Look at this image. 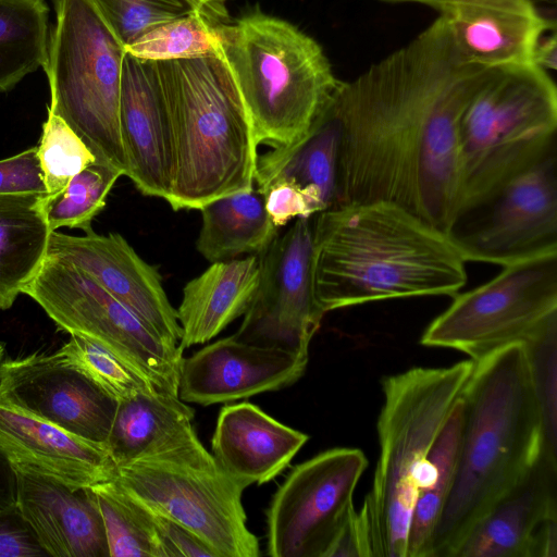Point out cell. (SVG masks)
Wrapping results in <instances>:
<instances>
[{
    "label": "cell",
    "mask_w": 557,
    "mask_h": 557,
    "mask_svg": "<svg viewBox=\"0 0 557 557\" xmlns=\"http://www.w3.org/2000/svg\"><path fill=\"white\" fill-rule=\"evenodd\" d=\"M447 236L466 262L506 267L556 253V148L486 201L461 212Z\"/></svg>",
    "instance_id": "obj_12"
},
{
    "label": "cell",
    "mask_w": 557,
    "mask_h": 557,
    "mask_svg": "<svg viewBox=\"0 0 557 557\" xmlns=\"http://www.w3.org/2000/svg\"><path fill=\"white\" fill-rule=\"evenodd\" d=\"M556 129L557 89L547 71L534 63L490 69L459 122L458 215L556 148Z\"/></svg>",
    "instance_id": "obj_7"
},
{
    "label": "cell",
    "mask_w": 557,
    "mask_h": 557,
    "mask_svg": "<svg viewBox=\"0 0 557 557\" xmlns=\"http://www.w3.org/2000/svg\"><path fill=\"white\" fill-rule=\"evenodd\" d=\"M438 12L461 62L484 69L533 63L539 40L556 26L532 0H459Z\"/></svg>",
    "instance_id": "obj_20"
},
{
    "label": "cell",
    "mask_w": 557,
    "mask_h": 557,
    "mask_svg": "<svg viewBox=\"0 0 557 557\" xmlns=\"http://www.w3.org/2000/svg\"><path fill=\"white\" fill-rule=\"evenodd\" d=\"M44 0H0V92L42 66L49 38Z\"/></svg>",
    "instance_id": "obj_29"
},
{
    "label": "cell",
    "mask_w": 557,
    "mask_h": 557,
    "mask_svg": "<svg viewBox=\"0 0 557 557\" xmlns=\"http://www.w3.org/2000/svg\"><path fill=\"white\" fill-rule=\"evenodd\" d=\"M88 491L102 517L110 557H164L151 512L113 478Z\"/></svg>",
    "instance_id": "obj_30"
},
{
    "label": "cell",
    "mask_w": 557,
    "mask_h": 557,
    "mask_svg": "<svg viewBox=\"0 0 557 557\" xmlns=\"http://www.w3.org/2000/svg\"><path fill=\"white\" fill-rule=\"evenodd\" d=\"M260 193L264 196L265 209L277 228L293 219L310 218L325 209L318 191L290 181L274 182Z\"/></svg>",
    "instance_id": "obj_37"
},
{
    "label": "cell",
    "mask_w": 557,
    "mask_h": 557,
    "mask_svg": "<svg viewBox=\"0 0 557 557\" xmlns=\"http://www.w3.org/2000/svg\"><path fill=\"white\" fill-rule=\"evenodd\" d=\"M222 15L223 10L216 8L166 22L126 46L125 51L153 62L220 54L213 22Z\"/></svg>",
    "instance_id": "obj_31"
},
{
    "label": "cell",
    "mask_w": 557,
    "mask_h": 557,
    "mask_svg": "<svg viewBox=\"0 0 557 557\" xmlns=\"http://www.w3.org/2000/svg\"><path fill=\"white\" fill-rule=\"evenodd\" d=\"M37 156L48 196L62 190L73 176L98 161L70 125L50 111L42 124Z\"/></svg>",
    "instance_id": "obj_35"
},
{
    "label": "cell",
    "mask_w": 557,
    "mask_h": 557,
    "mask_svg": "<svg viewBox=\"0 0 557 557\" xmlns=\"http://www.w3.org/2000/svg\"><path fill=\"white\" fill-rule=\"evenodd\" d=\"M174 140L175 175L166 201L200 209L251 189L258 159L252 124L221 54L156 62Z\"/></svg>",
    "instance_id": "obj_4"
},
{
    "label": "cell",
    "mask_w": 557,
    "mask_h": 557,
    "mask_svg": "<svg viewBox=\"0 0 557 557\" xmlns=\"http://www.w3.org/2000/svg\"><path fill=\"white\" fill-rule=\"evenodd\" d=\"M194 417L178 395L163 391L119 401L106 444L115 467L166 447L193 426Z\"/></svg>",
    "instance_id": "obj_26"
},
{
    "label": "cell",
    "mask_w": 557,
    "mask_h": 557,
    "mask_svg": "<svg viewBox=\"0 0 557 557\" xmlns=\"http://www.w3.org/2000/svg\"><path fill=\"white\" fill-rule=\"evenodd\" d=\"M0 450L12 465L25 466L73 490L115 474L106 444L71 433L0 396Z\"/></svg>",
    "instance_id": "obj_21"
},
{
    "label": "cell",
    "mask_w": 557,
    "mask_h": 557,
    "mask_svg": "<svg viewBox=\"0 0 557 557\" xmlns=\"http://www.w3.org/2000/svg\"><path fill=\"white\" fill-rule=\"evenodd\" d=\"M122 175L116 168L97 161L73 176L62 190L45 197L44 214L50 231L64 226L91 231L94 218L106 207L110 190Z\"/></svg>",
    "instance_id": "obj_32"
},
{
    "label": "cell",
    "mask_w": 557,
    "mask_h": 557,
    "mask_svg": "<svg viewBox=\"0 0 557 557\" xmlns=\"http://www.w3.org/2000/svg\"><path fill=\"white\" fill-rule=\"evenodd\" d=\"M47 255L73 263L169 342L180 344L182 329L158 269L117 233L83 236L52 231Z\"/></svg>",
    "instance_id": "obj_17"
},
{
    "label": "cell",
    "mask_w": 557,
    "mask_h": 557,
    "mask_svg": "<svg viewBox=\"0 0 557 557\" xmlns=\"http://www.w3.org/2000/svg\"><path fill=\"white\" fill-rule=\"evenodd\" d=\"M368 466L357 448L337 447L295 466L267 512L271 557H326L355 510L352 497Z\"/></svg>",
    "instance_id": "obj_13"
},
{
    "label": "cell",
    "mask_w": 557,
    "mask_h": 557,
    "mask_svg": "<svg viewBox=\"0 0 557 557\" xmlns=\"http://www.w3.org/2000/svg\"><path fill=\"white\" fill-rule=\"evenodd\" d=\"M308 440L307 434L243 401L220 410L211 447L221 468L245 490L276 478Z\"/></svg>",
    "instance_id": "obj_23"
},
{
    "label": "cell",
    "mask_w": 557,
    "mask_h": 557,
    "mask_svg": "<svg viewBox=\"0 0 557 557\" xmlns=\"http://www.w3.org/2000/svg\"><path fill=\"white\" fill-rule=\"evenodd\" d=\"M379 1L389 2V3H417V4H423V5L431 7V8L436 9L437 11H440L442 8L448 5L453 2L459 1V0H379ZM532 1L537 3V2H542V1L555 2L556 0H532Z\"/></svg>",
    "instance_id": "obj_43"
},
{
    "label": "cell",
    "mask_w": 557,
    "mask_h": 557,
    "mask_svg": "<svg viewBox=\"0 0 557 557\" xmlns=\"http://www.w3.org/2000/svg\"><path fill=\"white\" fill-rule=\"evenodd\" d=\"M469 359L385 376L376 431L380 455L358 511L371 557H407V536L428 455L472 373Z\"/></svg>",
    "instance_id": "obj_6"
},
{
    "label": "cell",
    "mask_w": 557,
    "mask_h": 557,
    "mask_svg": "<svg viewBox=\"0 0 557 557\" xmlns=\"http://www.w3.org/2000/svg\"><path fill=\"white\" fill-rule=\"evenodd\" d=\"M4 350H5L4 344L0 342V364L3 361Z\"/></svg>",
    "instance_id": "obj_45"
},
{
    "label": "cell",
    "mask_w": 557,
    "mask_h": 557,
    "mask_svg": "<svg viewBox=\"0 0 557 557\" xmlns=\"http://www.w3.org/2000/svg\"><path fill=\"white\" fill-rule=\"evenodd\" d=\"M488 70L461 62L438 16L342 81L330 104L341 138L335 206L392 202L447 235L461 201L459 122Z\"/></svg>",
    "instance_id": "obj_1"
},
{
    "label": "cell",
    "mask_w": 557,
    "mask_h": 557,
    "mask_svg": "<svg viewBox=\"0 0 557 557\" xmlns=\"http://www.w3.org/2000/svg\"><path fill=\"white\" fill-rule=\"evenodd\" d=\"M309 356L263 347L234 335L183 359L178 397L201 406L231 403L285 388L304 374Z\"/></svg>",
    "instance_id": "obj_19"
},
{
    "label": "cell",
    "mask_w": 557,
    "mask_h": 557,
    "mask_svg": "<svg viewBox=\"0 0 557 557\" xmlns=\"http://www.w3.org/2000/svg\"><path fill=\"white\" fill-rule=\"evenodd\" d=\"M151 515L164 557H219L206 542L183 524L154 512Z\"/></svg>",
    "instance_id": "obj_39"
},
{
    "label": "cell",
    "mask_w": 557,
    "mask_h": 557,
    "mask_svg": "<svg viewBox=\"0 0 557 557\" xmlns=\"http://www.w3.org/2000/svg\"><path fill=\"white\" fill-rule=\"evenodd\" d=\"M13 468L16 508L48 556H110L102 517L88 487L73 490L25 466Z\"/></svg>",
    "instance_id": "obj_22"
},
{
    "label": "cell",
    "mask_w": 557,
    "mask_h": 557,
    "mask_svg": "<svg viewBox=\"0 0 557 557\" xmlns=\"http://www.w3.org/2000/svg\"><path fill=\"white\" fill-rule=\"evenodd\" d=\"M22 294L60 330L100 345L158 389L178 395L180 344L163 338L73 263L47 255Z\"/></svg>",
    "instance_id": "obj_10"
},
{
    "label": "cell",
    "mask_w": 557,
    "mask_h": 557,
    "mask_svg": "<svg viewBox=\"0 0 557 557\" xmlns=\"http://www.w3.org/2000/svg\"><path fill=\"white\" fill-rule=\"evenodd\" d=\"M54 352L117 403L160 391L109 350L86 338L71 335Z\"/></svg>",
    "instance_id": "obj_33"
},
{
    "label": "cell",
    "mask_w": 557,
    "mask_h": 557,
    "mask_svg": "<svg viewBox=\"0 0 557 557\" xmlns=\"http://www.w3.org/2000/svg\"><path fill=\"white\" fill-rule=\"evenodd\" d=\"M53 7L55 22L42 64L48 111L63 119L99 162L126 175L119 124L125 47L90 0H53Z\"/></svg>",
    "instance_id": "obj_8"
},
{
    "label": "cell",
    "mask_w": 557,
    "mask_h": 557,
    "mask_svg": "<svg viewBox=\"0 0 557 557\" xmlns=\"http://www.w3.org/2000/svg\"><path fill=\"white\" fill-rule=\"evenodd\" d=\"M119 124L126 176L145 196L169 200L175 175L171 119L157 64L125 51Z\"/></svg>",
    "instance_id": "obj_18"
},
{
    "label": "cell",
    "mask_w": 557,
    "mask_h": 557,
    "mask_svg": "<svg viewBox=\"0 0 557 557\" xmlns=\"http://www.w3.org/2000/svg\"><path fill=\"white\" fill-rule=\"evenodd\" d=\"M557 460L543 453L473 525L455 557H556Z\"/></svg>",
    "instance_id": "obj_16"
},
{
    "label": "cell",
    "mask_w": 557,
    "mask_h": 557,
    "mask_svg": "<svg viewBox=\"0 0 557 557\" xmlns=\"http://www.w3.org/2000/svg\"><path fill=\"white\" fill-rule=\"evenodd\" d=\"M259 255L212 262L188 281L176 309L180 346L205 344L248 310L259 286Z\"/></svg>",
    "instance_id": "obj_24"
},
{
    "label": "cell",
    "mask_w": 557,
    "mask_h": 557,
    "mask_svg": "<svg viewBox=\"0 0 557 557\" xmlns=\"http://www.w3.org/2000/svg\"><path fill=\"white\" fill-rule=\"evenodd\" d=\"M16 507V476L11 461L0 450V512Z\"/></svg>",
    "instance_id": "obj_41"
},
{
    "label": "cell",
    "mask_w": 557,
    "mask_h": 557,
    "mask_svg": "<svg viewBox=\"0 0 557 557\" xmlns=\"http://www.w3.org/2000/svg\"><path fill=\"white\" fill-rule=\"evenodd\" d=\"M454 300L425 329L421 344L479 361L510 344L525 343L557 321V252L503 267Z\"/></svg>",
    "instance_id": "obj_11"
},
{
    "label": "cell",
    "mask_w": 557,
    "mask_h": 557,
    "mask_svg": "<svg viewBox=\"0 0 557 557\" xmlns=\"http://www.w3.org/2000/svg\"><path fill=\"white\" fill-rule=\"evenodd\" d=\"M315 299L324 313L395 298L454 296L466 261L448 236L387 201L312 215Z\"/></svg>",
    "instance_id": "obj_2"
},
{
    "label": "cell",
    "mask_w": 557,
    "mask_h": 557,
    "mask_svg": "<svg viewBox=\"0 0 557 557\" xmlns=\"http://www.w3.org/2000/svg\"><path fill=\"white\" fill-rule=\"evenodd\" d=\"M259 258V286L234 336L309 356L310 342L325 315L313 287L312 216L295 219Z\"/></svg>",
    "instance_id": "obj_14"
},
{
    "label": "cell",
    "mask_w": 557,
    "mask_h": 557,
    "mask_svg": "<svg viewBox=\"0 0 557 557\" xmlns=\"http://www.w3.org/2000/svg\"><path fill=\"white\" fill-rule=\"evenodd\" d=\"M44 200L38 195H0L1 310L12 307L47 256L51 231Z\"/></svg>",
    "instance_id": "obj_27"
},
{
    "label": "cell",
    "mask_w": 557,
    "mask_h": 557,
    "mask_svg": "<svg viewBox=\"0 0 557 557\" xmlns=\"http://www.w3.org/2000/svg\"><path fill=\"white\" fill-rule=\"evenodd\" d=\"M197 251L210 263L262 253L278 236L257 188L218 198L199 209Z\"/></svg>",
    "instance_id": "obj_25"
},
{
    "label": "cell",
    "mask_w": 557,
    "mask_h": 557,
    "mask_svg": "<svg viewBox=\"0 0 557 557\" xmlns=\"http://www.w3.org/2000/svg\"><path fill=\"white\" fill-rule=\"evenodd\" d=\"M199 1H201L203 4H206L208 7L219 8L226 0H199Z\"/></svg>",
    "instance_id": "obj_44"
},
{
    "label": "cell",
    "mask_w": 557,
    "mask_h": 557,
    "mask_svg": "<svg viewBox=\"0 0 557 557\" xmlns=\"http://www.w3.org/2000/svg\"><path fill=\"white\" fill-rule=\"evenodd\" d=\"M90 1L124 47L161 24L196 12L216 9L199 0Z\"/></svg>",
    "instance_id": "obj_34"
},
{
    "label": "cell",
    "mask_w": 557,
    "mask_h": 557,
    "mask_svg": "<svg viewBox=\"0 0 557 557\" xmlns=\"http://www.w3.org/2000/svg\"><path fill=\"white\" fill-rule=\"evenodd\" d=\"M463 408L460 398L441 429L419 480L408 536L407 557H431L434 530L455 476Z\"/></svg>",
    "instance_id": "obj_28"
},
{
    "label": "cell",
    "mask_w": 557,
    "mask_h": 557,
    "mask_svg": "<svg viewBox=\"0 0 557 557\" xmlns=\"http://www.w3.org/2000/svg\"><path fill=\"white\" fill-rule=\"evenodd\" d=\"M523 344L543 418L546 450L557 459V321Z\"/></svg>",
    "instance_id": "obj_36"
},
{
    "label": "cell",
    "mask_w": 557,
    "mask_h": 557,
    "mask_svg": "<svg viewBox=\"0 0 557 557\" xmlns=\"http://www.w3.org/2000/svg\"><path fill=\"white\" fill-rule=\"evenodd\" d=\"M117 484L149 511L197 534L219 557H257L243 488L221 468L194 428L166 447L115 467Z\"/></svg>",
    "instance_id": "obj_9"
},
{
    "label": "cell",
    "mask_w": 557,
    "mask_h": 557,
    "mask_svg": "<svg viewBox=\"0 0 557 557\" xmlns=\"http://www.w3.org/2000/svg\"><path fill=\"white\" fill-rule=\"evenodd\" d=\"M213 30L257 145L284 146L307 133L342 83L322 47L259 7L234 20L216 17Z\"/></svg>",
    "instance_id": "obj_5"
},
{
    "label": "cell",
    "mask_w": 557,
    "mask_h": 557,
    "mask_svg": "<svg viewBox=\"0 0 557 557\" xmlns=\"http://www.w3.org/2000/svg\"><path fill=\"white\" fill-rule=\"evenodd\" d=\"M0 396L62 429L107 444L117 401L55 352L3 359Z\"/></svg>",
    "instance_id": "obj_15"
},
{
    "label": "cell",
    "mask_w": 557,
    "mask_h": 557,
    "mask_svg": "<svg viewBox=\"0 0 557 557\" xmlns=\"http://www.w3.org/2000/svg\"><path fill=\"white\" fill-rule=\"evenodd\" d=\"M461 399L457 466L431 557H455L473 525L547 454L523 343L475 361Z\"/></svg>",
    "instance_id": "obj_3"
},
{
    "label": "cell",
    "mask_w": 557,
    "mask_h": 557,
    "mask_svg": "<svg viewBox=\"0 0 557 557\" xmlns=\"http://www.w3.org/2000/svg\"><path fill=\"white\" fill-rule=\"evenodd\" d=\"M48 556L16 507L0 512V557Z\"/></svg>",
    "instance_id": "obj_40"
},
{
    "label": "cell",
    "mask_w": 557,
    "mask_h": 557,
    "mask_svg": "<svg viewBox=\"0 0 557 557\" xmlns=\"http://www.w3.org/2000/svg\"><path fill=\"white\" fill-rule=\"evenodd\" d=\"M533 63L548 72L557 69V37L555 29L545 33L539 40L534 53Z\"/></svg>",
    "instance_id": "obj_42"
},
{
    "label": "cell",
    "mask_w": 557,
    "mask_h": 557,
    "mask_svg": "<svg viewBox=\"0 0 557 557\" xmlns=\"http://www.w3.org/2000/svg\"><path fill=\"white\" fill-rule=\"evenodd\" d=\"M0 195L48 196L37 146L0 160Z\"/></svg>",
    "instance_id": "obj_38"
}]
</instances>
